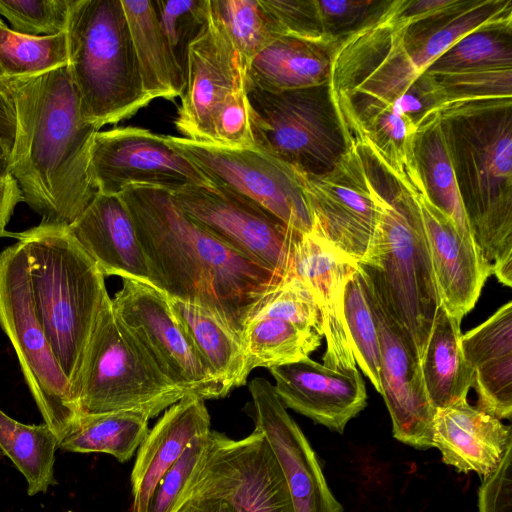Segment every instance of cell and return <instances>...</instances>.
Segmentation results:
<instances>
[{"instance_id":"cell-1","label":"cell","mask_w":512,"mask_h":512,"mask_svg":"<svg viewBox=\"0 0 512 512\" xmlns=\"http://www.w3.org/2000/svg\"><path fill=\"white\" fill-rule=\"evenodd\" d=\"M120 196L133 219L152 286L204 307L240 337L283 278L196 223L171 192L130 187Z\"/></svg>"},{"instance_id":"cell-2","label":"cell","mask_w":512,"mask_h":512,"mask_svg":"<svg viewBox=\"0 0 512 512\" xmlns=\"http://www.w3.org/2000/svg\"><path fill=\"white\" fill-rule=\"evenodd\" d=\"M1 82L16 115L9 172L41 224L68 227L99 193L90 151L100 129L84 116L68 65Z\"/></svg>"},{"instance_id":"cell-3","label":"cell","mask_w":512,"mask_h":512,"mask_svg":"<svg viewBox=\"0 0 512 512\" xmlns=\"http://www.w3.org/2000/svg\"><path fill=\"white\" fill-rule=\"evenodd\" d=\"M14 238L24 248L35 309L76 401L85 354L110 298L105 276L67 226L40 223Z\"/></svg>"},{"instance_id":"cell-4","label":"cell","mask_w":512,"mask_h":512,"mask_svg":"<svg viewBox=\"0 0 512 512\" xmlns=\"http://www.w3.org/2000/svg\"><path fill=\"white\" fill-rule=\"evenodd\" d=\"M440 117L476 246L491 265L512 259V101Z\"/></svg>"},{"instance_id":"cell-5","label":"cell","mask_w":512,"mask_h":512,"mask_svg":"<svg viewBox=\"0 0 512 512\" xmlns=\"http://www.w3.org/2000/svg\"><path fill=\"white\" fill-rule=\"evenodd\" d=\"M65 32L67 65L82 112L99 129L131 117L152 101L121 0H74Z\"/></svg>"},{"instance_id":"cell-6","label":"cell","mask_w":512,"mask_h":512,"mask_svg":"<svg viewBox=\"0 0 512 512\" xmlns=\"http://www.w3.org/2000/svg\"><path fill=\"white\" fill-rule=\"evenodd\" d=\"M391 181L393 188H380L378 226L358 265L412 341L420 359L440 300L418 208L408 192L392 178Z\"/></svg>"},{"instance_id":"cell-7","label":"cell","mask_w":512,"mask_h":512,"mask_svg":"<svg viewBox=\"0 0 512 512\" xmlns=\"http://www.w3.org/2000/svg\"><path fill=\"white\" fill-rule=\"evenodd\" d=\"M185 395L121 323L109 298L80 372L76 390L80 415L142 411L154 418Z\"/></svg>"},{"instance_id":"cell-8","label":"cell","mask_w":512,"mask_h":512,"mask_svg":"<svg viewBox=\"0 0 512 512\" xmlns=\"http://www.w3.org/2000/svg\"><path fill=\"white\" fill-rule=\"evenodd\" d=\"M0 327L14 348L44 423L60 441L81 415L35 309L27 258L19 241L0 252Z\"/></svg>"},{"instance_id":"cell-9","label":"cell","mask_w":512,"mask_h":512,"mask_svg":"<svg viewBox=\"0 0 512 512\" xmlns=\"http://www.w3.org/2000/svg\"><path fill=\"white\" fill-rule=\"evenodd\" d=\"M246 90L256 148L308 175L329 172L346 153L328 84L283 92Z\"/></svg>"},{"instance_id":"cell-10","label":"cell","mask_w":512,"mask_h":512,"mask_svg":"<svg viewBox=\"0 0 512 512\" xmlns=\"http://www.w3.org/2000/svg\"><path fill=\"white\" fill-rule=\"evenodd\" d=\"M215 186L250 201L299 234L312 231L304 173L254 147L233 149L165 136Z\"/></svg>"},{"instance_id":"cell-11","label":"cell","mask_w":512,"mask_h":512,"mask_svg":"<svg viewBox=\"0 0 512 512\" xmlns=\"http://www.w3.org/2000/svg\"><path fill=\"white\" fill-rule=\"evenodd\" d=\"M312 231L359 264L368 252L380 218V187L363 149L348 143L343 157L321 175H303Z\"/></svg>"},{"instance_id":"cell-12","label":"cell","mask_w":512,"mask_h":512,"mask_svg":"<svg viewBox=\"0 0 512 512\" xmlns=\"http://www.w3.org/2000/svg\"><path fill=\"white\" fill-rule=\"evenodd\" d=\"M195 495L221 497L236 512H295L282 468L257 429L242 439L210 431L188 498Z\"/></svg>"},{"instance_id":"cell-13","label":"cell","mask_w":512,"mask_h":512,"mask_svg":"<svg viewBox=\"0 0 512 512\" xmlns=\"http://www.w3.org/2000/svg\"><path fill=\"white\" fill-rule=\"evenodd\" d=\"M111 301L121 323L177 388L204 400L225 397L176 319L164 292L150 284L123 278Z\"/></svg>"},{"instance_id":"cell-14","label":"cell","mask_w":512,"mask_h":512,"mask_svg":"<svg viewBox=\"0 0 512 512\" xmlns=\"http://www.w3.org/2000/svg\"><path fill=\"white\" fill-rule=\"evenodd\" d=\"M196 223L230 247L285 279L293 274L299 233L226 189L194 185L171 192Z\"/></svg>"},{"instance_id":"cell-15","label":"cell","mask_w":512,"mask_h":512,"mask_svg":"<svg viewBox=\"0 0 512 512\" xmlns=\"http://www.w3.org/2000/svg\"><path fill=\"white\" fill-rule=\"evenodd\" d=\"M98 192L120 195L130 187H153L175 192L213 184L165 136L138 127L98 131L90 151Z\"/></svg>"},{"instance_id":"cell-16","label":"cell","mask_w":512,"mask_h":512,"mask_svg":"<svg viewBox=\"0 0 512 512\" xmlns=\"http://www.w3.org/2000/svg\"><path fill=\"white\" fill-rule=\"evenodd\" d=\"M360 270L377 325L380 347V394L391 417L393 436L398 441L417 449L431 448L436 410L425 390L420 359L412 341L390 312L369 277L361 268Z\"/></svg>"},{"instance_id":"cell-17","label":"cell","mask_w":512,"mask_h":512,"mask_svg":"<svg viewBox=\"0 0 512 512\" xmlns=\"http://www.w3.org/2000/svg\"><path fill=\"white\" fill-rule=\"evenodd\" d=\"M384 171L414 200L426 235L440 304L461 322L475 306L491 275V264L475 242L465 238L451 218L431 202L415 161L401 171Z\"/></svg>"},{"instance_id":"cell-18","label":"cell","mask_w":512,"mask_h":512,"mask_svg":"<svg viewBox=\"0 0 512 512\" xmlns=\"http://www.w3.org/2000/svg\"><path fill=\"white\" fill-rule=\"evenodd\" d=\"M246 87L245 69L208 0L206 20L190 43L185 88L175 126L185 138L212 144L213 119L228 99Z\"/></svg>"},{"instance_id":"cell-19","label":"cell","mask_w":512,"mask_h":512,"mask_svg":"<svg viewBox=\"0 0 512 512\" xmlns=\"http://www.w3.org/2000/svg\"><path fill=\"white\" fill-rule=\"evenodd\" d=\"M249 391L255 429L265 435L275 453L295 512H344L326 482L315 451L288 414L274 385L254 378Z\"/></svg>"},{"instance_id":"cell-20","label":"cell","mask_w":512,"mask_h":512,"mask_svg":"<svg viewBox=\"0 0 512 512\" xmlns=\"http://www.w3.org/2000/svg\"><path fill=\"white\" fill-rule=\"evenodd\" d=\"M269 371L286 408L338 433L367 405L365 383L356 367L333 370L307 357Z\"/></svg>"},{"instance_id":"cell-21","label":"cell","mask_w":512,"mask_h":512,"mask_svg":"<svg viewBox=\"0 0 512 512\" xmlns=\"http://www.w3.org/2000/svg\"><path fill=\"white\" fill-rule=\"evenodd\" d=\"M358 264L313 232L299 235L294 248L293 274L310 289L322 320L326 351L323 365L333 370L356 367L344 314V288Z\"/></svg>"},{"instance_id":"cell-22","label":"cell","mask_w":512,"mask_h":512,"mask_svg":"<svg viewBox=\"0 0 512 512\" xmlns=\"http://www.w3.org/2000/svg\"><path fill=\"white\" fill-rule=\"evenodd\" d=\"M68 228L104 276L152 285L133 219L120 195L98 193Z\"/></svg>"},{"instance_id":"cell-23","label":"cell","mask_w":512,"mask_h":512,"mask_svg":"<svg viewBox=\"0 0 512 512\" xmlns=\"http://www.w3.org/2000/svg\"><path fill=\"white\" fill-rule=\"evenodd\" d=\"M211 431L205 400L187 394L164 411L137 449L131 472L130 512H146L163 474L178 460L188 444Z\"/></svg>"},{"instance_id":"cell-24","label":"cell","mask_w":512,"mask_h":512,"mask_svg":"<svg viewBox=\"0 0 512 512\" xmlns=\"http://www.w3.org/2000/svg\"><path fill=\"white\" fill-rule=\"evenodd\" d=\"M511 444V426L471 406L467 400L435 412L432 447L441 452L446 465L459 472L485 477L497 467Z\"/></svg>"},{"instance_id":"cell-25","label":"cell","mask_w":512,"mask_h":512,"mask_svg":"<svg viewBox=\"0 0 512 512\" xmlns=\"http://www.w3.org/2000/svg\"><path fill=\"white\" fill-rule=\"evenodd\" d=\"M473 372L477 408L502 420L512 416V302L461 336Z\"/></svg>"},{"instance_id":"cell-26","label":"cell","mask_w":512,"mask_h":512,"mask_svg":"<svg viewBox=\"0 0 512 512\" xmlns=\"http://www.w3.org/2000/svg\"><path fill=\"white\" fill-rule=\"evenodd\" d=\"M336 45L281 35L246 68V89L283 92L327 85Z\"/></svg>"},{"instance_id":"cell-27","label":"cell","mask_w":512,"mask_h":512,"mask_svg":"<svg viewBox=\"0 0 512 512\" xmlns=\"http://www.w3.org/2000/svg\"><path fill=\"white\" fill-rule=\"evenodd\" d=\"M146 93L153 99L181 97L185 72L160 25L155 0H121Z\"/></svg>"},{"instance_id":"cell-28","label":"cell","mask_w":512,"mask_h":512,"mask_svg":"<svg viewBox=\"0 0 512 512\" xmlns=\"http://www.w3.org/2000/svg\"><path fill=\"white\" fill-rule=\"evenodd\" d=\"M460 323L440 304L420 367L428 399L435 410L467 400L473 372L461 348Z\"/></svg>"},{"instance_id":"cell-29","label":"cell","mask_w":512,"mask_h":512,"mask_svg":"<svg viewBox=\"0 0 512 512\" xmlns=\"http://www.w3.org/2000/svg\"><path fill=\"white\" fill-rule=\"evenodd\" d=\"M172 311L225 396L249 376L240 337L209 310L169 297Z\"/></svg>"},{"instance_id":"cell-30","label":"cell","mask_w":512,"mask_h":512,"mask_svg":"<svg viewBox=\"0 0 512 512\" xmlns=\"http://www.w3.org/2000/svg\"><path fill=\"white\" fill-rule=\"evenodd\" d=\"M413 152L420 178L431 202L451 218L465 238L473 240L453 168L444 122L439 113L419 128Z\"/></svg>"},{"instance_id":"cell-31","label":"cell","mask_w":512,"mask_h":512,"mask_svg":"<svg viewBox=\"0 0 512 512\" xmlns=\"http://www.w3.org/2000/svg\"><path fill=\"white\" fill-rule=\"evenodd\" d=\"M151 418L142 411L81 415L58 447L76 453H106L126 462L146 437Z\"/></svg>"},{"instance_id":"cell-32","label":"cell","mask_w":512,"mask_h":512,"mask_svg":"<svg viewBox=\"0 0 512 512\" xmlns=\"http://www.w3.org/2000/svg\"><path fill=\"white\" fill-rule=\"evenodd\" d=\"M323 335L311 327L272 317H252L240 339L248 374L258 367L272 368L297 362L315 351Z\"/></svg>"},{"instance_id":"cell-33","label":"cell","mask_w":512,"mask_h":512,"mask_svg":"<svg viewBox=\"0 0 512 512\" xmlns=\"http://www.w3.org/2000/svg\"><path fill=\"white\" fill-rule=\"evenodd\" d=\"M512 67V23L471 32L441 54L425 71L449 74Z\"/></svg>"},{"instance_id":"cell-34","label":"cell","mask_w":512,"mask_h":512,"mask_svg":"<svg viewBox=\"0 0 512 512\" xmlns=\"http://www.w3.org/2000/svg\"><path fill=\"white\" fill-rule=\"evenodd\" d=\"M210 7L240 55L244 69L252 59L281 36L261 0H209Z\"/></svg>"},{"instance_id":"cell-35","label":"cell","mask_w":512,"mask_h":512,"mask_svg":"<svg viewBox=\"0 0 512 512\" xmlns=\"http://www.w3.org/2000/svg\"><path fill=\"white\" fill-rule=\"evenodd\" d=\"M68 64L66 32L27 36L0 26V69L3 77L32 76Z\"/></svg>"},{"instance_id":"cell-36","label":"cell","mask_w":512,"mask_h":512,"mask_svg":"<svg viewBox=\"0 0 512 512\" xmlns=\"http://www.w3.org/2000/svg\"><path fill=\"white\" fill-rule=\"evenodd\" d=\"M343 314L356 364L381 393L380 347L377 325L357 266L346 282Z\"/></svg>"},{"instance_id":"cell-37","label":"cell","mask_w":512,"mask_h":512,"mask_svg":"<svg viewBox=\"0 0 512 512\" xmlns=\"http://www.w3.org/2000/svg\"><path fill=\"white\" fill-rule=\"evenodd\" d=\"M428 75L441 101L439 113L512 100V67Z\"/></svg>"},{"instance_id":"cell-38","label":"cell","mask_w":512,"mask_h":512,"mask_svg":"<svg viewBox=\"0 0 512 512\" xmlns=\"http://www.w3.org/2000/svg\"><path fill=\"white\" fill-rule=\"evenodd\" d=\"M59 444L55 433L45 423L30 425L17 422L9 442L8 457L27 481V493H45L55 484V452Z\"/></svg>"},{"instance_id":"cell-39","label":"cell","mask_w":512,"mask_h":512,"mask_svg":"<svg viewBox=\"0 0 512 512\" xmlns=\"http://www.w3.org/2000/svg\"><path fill=\"white\" fill-rule=\"evenodd\" d=\"M74 0H0V15L10 29L27 36H50L65 32Z\"/></svg>"},{"instance_id":"cell-40","label":"cell","mask_w":512,"mask_h":512,"mask_svg":"<svg viewBox=\"0 0 512 512\" xmlns=\"http://www.w3.org/2000/svg\"><path fill=\"white\" fill-rule=\"evenodd\" d=\"M209 433L194 438L163 474L151 495L146 512H178L183 506L205 455Z\"/></svg>"},{"instance_id":"cell-41","label":"cell","mask_w":512,"mask_h":512,"mask_svg":"<svg viewBox=\"0 0 512 512\" xmlns=\"http://www.w3.org/2000/svg\"><path fill=\"white\" fill-rule=\"evenodd\" d=\"M252 317L283 319L311 327L323 335L320 311L314 297L308 286L295 274L283 279Z\"/></svg>"},{"instance_id":"cell-42","label":"cell","mask_w":512,"mask_h":512,"mask_svg":"<svg viewBox=\"0 0 512 512\" xmlns=\"http://www.w3.org/2000/svg\"><path fill=\"white\" fill-rule=\"evenodd\" d=\"M160 25L185 72L187 50L200 32L208 12V0H155Z\"/></svg>"},{"instance_id":"cell-43","label":"cell","mask_w":512,"mask_h":512,"mask_svg":"<svg viewBox=\"0 0 512 512\" xmlns=\"http://www.w3.org/2000/svg\"><path fill=\"white\" fill-rule=\"evenodd\" d=\"M314 4L322 35L337 44L379 17L390 1L314 0Z\"/></svg>"},{"instance_id":"cell-44","label":"cell","mask_w":512,"mask_h":512,"mask_svg":"<svg viewBox=\"0 0 512 512\" xmlns=\"http://www.w3.org/2000/svg\"><path fill=\"white\" fill-rule=\"evenodd\" d=\"M212 144L233 149L255 147L246 87L233 92L216 113Z\"/></svg>"},{"instance_id":"cell-45","label":"cell","mask_w":512,"mask_h":512,"mask_svg":"<svg viewBox=\"0 0 512 512\" xmlns=\"http://www.w3.org/2000/svg\"><path fill=\"white\" fill-rule=\"evenodd\" d=\"M261 3L282 35L332 43L322 35L314 0H261Z\"/></svg>"},{"instance_id":"cell-46","label":"cell","mask_w":512,"mask_h":512,"mask_svg":"<svg viewBox=\"0 0 512 512\" xmlns=\"http://www.w3.org/2000/svg\"><path fill=\"white\" fill-rule=\"evenodd\" d=\"M481 479L478 512H512V444L497 467Z\"/></svg>"},{"instance_id":"cell-47","label":"cell","mask_w":512,"mask_h":512,"mask_svg":"<svg viewBox=\"0 0 512 512\" xmlns=\"http://www.w3.org/2000/svg\"><path fill=\"white\" fill-rule=\"evenodd\" d=\"M465 0H393L390 10L394 18L404 24L415 23L460 7Z\"/></svg>"},{"instance_id":"cell-48","label":"cell","mask_w":512,"mask_h":512,"mask_svg":"<svg viewBox=\"0 0 512 512\" xmlns=\"http://www.w3.org/2000/svg\"><path fill=\"white\" fill-rule=\"evenodd\" d=\"M20 202H24V198L16 179L9 171L0 174V237L14 238V233L8 232L6 226Z\"/></svg>"},{"instance_id":"cell-49","label":"cell","mask_w":512,"mask_h":512,"mask_svg":"<svg viewBox=\"0 0 512 512\" xmlns=\"http://www.w3.org/2000/svg\"><path fill=\"white\" fill-rule=\"evenodd\" d=\"M16 135V115L10 94L0 82V142L11 153Z\"/></svg>"},{"instance_id":"cell-50","label":"cell","mask_w":512,"mask_h":512,"mask_svg":"<svg viewBox=\"0 0 512 512\" xmlns=\"http://www.w3.org/2000/svg\"><path fill=\"white\" fill-rule=\"evenodd\" d=\"M178 512H236L225 499L216 496L189 497Z\"/></svg>"},{"instance_id":"cell-51","label":"cell","mask_w":512,"mask_h":512,"mask_svg":"<svg viewBox=\"0 0 512 512\" xmlns=\"http://www.w3.org/2000/svg\"><path fill=\"white\" fill-rule=\"evenodd\" d=\"M491 274H494L499 282L508 287L512 286V259H506L491 265Z\"/></svg>"},{"instance_id":"cell-52","label":"cell","mask_w":512,"mask_h":512,"mask_svg":"<svg viewBox=\"0 0 512 512\" xmlns=\"http://www.w3.org/2000/svg\"><path fill=\"white\" fill-rule=\"evenodd\" d=\"M10 152L0 142V174L9 171Z\"/></svg>"},{"instance_id":"cell-53","label":"cell","mask_w":512,"mask_h":512,"mask_svg":"<svg viewBox=\"0 0 512 512\" xmlns=\"http://www.w3.org/2000/svg\"><path fill=\"white\" fill-rule=\"evenodd\" d=\"M4 22L0 19V26L3 24ZM3 78V74H2V71L0 69V82H1V79Z\"/></svg>"}]
</instances>
